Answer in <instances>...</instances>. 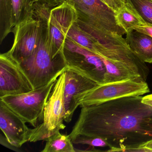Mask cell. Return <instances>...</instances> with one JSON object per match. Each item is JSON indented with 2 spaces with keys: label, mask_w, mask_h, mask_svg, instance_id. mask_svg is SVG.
<instances>
[{
  "label": "cell",
  "mask_w": 152,
  "mask_h": 152,
  "mask_svg": "<svg viewBox=\"0 0 152 152\" xmlns=\"http://www.w3.org/2000/svg\"><path fill=\"white\" fill-rule=\"evenodd\" d=\"M99 57L105 66L106 73L104 83L129 79H142L139 75L122 64L111 62L104 58Z\"/></svg>",
  "instance_id": "cell-14"
},
{
  "label": "cell",
  "mask_w": 152,
  "mask_h": 152,
  "mask_svg": "<svg viewBox=\"0 0 152 152\" xmlns=\"http://www.w3.org/2000/svg\"><path fill=\"white\" fill-rule=\"evenodd\" d=\"M66 70L58 78L50 93L44 108L43 122L31 129L29 142L46 140L66 128L64 124L66 113L64 96Z\"/></svg>",
  "instance_id": "cell-4"
},
{
  "label": "cell",
  "mask_w": 152,
  "mask_h": 152,
  "mask_svg": "<svg viewBox=\"0 0 152 152\" xmlns=\"http://www.w3.org/2000/svg\"><path fill=\"white\" fill-rule=\"evenodd\" d=\"M150 91L140 78L102 83L88 92L80 101V107L95 105L125 97L140 96Z\"/></svg>",
  "instance_id": "cell-7"
},
{
  "label": "cell",
  "mask_w": 152,
  "mask_h": 152,
  "mask_svg": "<svg viewBox=\"0 0 152 152\" xmlns=\"http://www.w3.org/2000/svg\"><path fill=\"white\" fill-rule=\"evenodd\" d=\"M65 0H38V2L40 4L46 5L50 8H53L65 1Z\"/></svg>",
  "instance_id": "cell-24"
},
{
  "label": "cell",
  "mask_w": 152,
  "mask_h": 152,
  "mask_svg": "<svg viewBox=\"0 0 152 152\" xmlns=\"http://www.w3.org/2000/svg\"><path fill=\"white\" fill-rule=\"evenodd\" d=\"M143 96L125 97L95 105L80 107L70 133L72 140L84 135L105 140L107 152H126L152 139V108Z\"/></svg>",
  "instance_id": "cell-1"
},
{
  "label": "cell",
  "mask_w": 152,
  "mask_h": 152,
  "mask_svg": "<svg viewBox=\"0 0 152 152\" xmlns=\"http://www.w3.org/2000/svg\"><path fill=\"white\" fill-rule=\"evenodd\" d=\"M60 75H57L45 86L31 92L3 96L0 97V100L26 123L37 127L38 121L43 119L44 108Z\"/></svg>",
  "instance_id": "cell-5"
},
{
  "label": "cell",
  "mask_w": 152,
  "mask_h": 152,
  "mask_svg": "<svg viewBox=\"0 0 152 152\" xmlns=\"http://www.w3.org/2000/svg\"><path fill=\"white\" fill-rule=\"evenodd\" d=\"M139 146L147 149L148 152H152V139L146 142L143 143Z\"/></svg>",
  "instance_id": "cell-26"
},
{
  "label": "cell",
  "mask_w": 152,
  "mask_h": 152,
  "mask_svg": "<svg viewBox=\"0 0 152 152\" xmlns=\"http://www.w3.org/2000/svg\"><path fill=\"white\" fill-rule=\"evenodd\" d=\"M12 0H0V43L14 28Z\"/></svg>",
  "instance_id": "cell-16"
},
{
  "label": "cell",
  "mask_w": 152,
  "mask_h": 152,
  "mask_svg": "<svg viewBox=\"0 0 152 152\" xmlns=\"http://www.w3.org/2000/svg\"><path fill=\"white\" fill-rule=\"evenodd\" d=\"M35 18L41 23L39 43L33 54L20 64L34 90L45 86L67 68L65 57H55L53 54L48 28L49 17Z\"/></svg>",
  "instance_id": "cell-2"
},
{
  "label": "cell",
  "mask_w": 152,
  "mask_h": 152,
  "mask_svg": "<svg viewBox=\"0 0 152 152\" xmlns=\"http://www.w3.org/2000/svg\"><path fill=\"white\" fill-rule=\"evenodd\" d=\"M42 152H75V148L70 135L62 134L60 132L50 136L47 140Z\"/></svg>",
  "instance_id": "cell-18"
},
{
  "label": "cell",
  "mask_w": 152,
  "mask_h": 152,
  "mask_svg": "<svg viewBox=\"0 0 152 152\" xmlns=\"http://www.w3.org/2000/svg\"><path fill=\"white\" fill-rule=\"evenodd\" d=\"M146 24L152 25V0H125Z\"/></svg>",
  "instance_id": "cell-20"
},
{
  "label": "cell",
  "mask_w": 152,
  "mask_h": 152,
  "mask_svg": "<svg viewBox=\"0 0 152 152\" xmlns=\"http://www.w3.org/2000/svg\"><path fill=\"white\" fill-rule=\"evenodd\" d=\"M125 40L130 49L140 60L152 63V38L133 30L126 34Z\"/></svg>",
  "instance_id": "cell-13"
},
{
  "label": "cell",
  "mask_w": 152,
  "mask_h": 152,
  "mask_svg": "<svg viewBox=\"0 0 152 152\" xmlns=\"http://www.w3.org/2000/svg\"><path fill=\"white\" fill-rule=\"evenodd\" d=\"M72 1L77 12L76 24L98 42L106 33L126 34L117 24L116 12L101 0Z\"/></svg>",
  "instance_id": "cell-3"
},
{
  "label": "cell",
  "mask_w": 152,
  "mask_h": 152,
  "mask_svg": "<svg viewBox=\"0 0 152 152\" xmlns=\"http://www.w3.org/2000/svg\"><path fill=\"white\" fill-rule=\"evenodd\" d=\"M64 55L68 69L99 84L104 83L105 66L96 54L67 37L65 42Z\"/></svg>",
  "instance_id": "cell-6"
},
{
  "label": "cell",
  "mask_w": 152,
  "mask_h": 152,
  "mask_svg": "<svg viewBox=\"0 0 152 152\" xmlns=\"http://www.w3.org/2000/svg\"><path fill=\"white\" fill-rule=\"evenodd\" d=\"M26 123L0 100V128L8 143L19 148L29 142L31 129L27 127Z\"/></svg>",
  "instance_id": "cell-12"
},
{
  "label": "cell",
  "mask_w": 152,
  "mask_h": 152,
  "mask_svg": "<svg viewBox=\"0 0 152 152\" xmlns=\"http://www.w3.org/2000/svg\"><path fill=\"white\" fill-rule=\"evenodd\" d=\"M74 144L87 145L95 147H105L109 145L105 140L99 137H89L84 135H78L72 139Z\"/></svg>",
  "instance_id": "cell-21"
},
{
  "label": "cell",
  "mask_w": 152,
  "mask_h": 152,
  "mask_svg": "<svg viewBox=\"0 0 152 152\" xmlns=\"http://www.w3.org/2000/svg\"><path fill=\"white\" fill-rule=\"evenodd\" d=\"M142 102L152 108V94L143 96Z\"/></svg>",
  "instance_id": "cell-25"
},
{
  "label": "cell",
  "mask_w": 152,
  "mask_h": 152,
  "mask_svg": "<svg viewBox=\"0 0 152 152\" xmlns=\"http://www.w3.org/2000/svg\"><path fill=\"white\" fill-rule=\"evenodd\" d=\"M66 74L64 121L69 123L80 106V100L88 92L100 84L68 68L66 70Z\"/></svg>",
  "instance_id": "cell-11"
},
{
  "label": "cell",
  "mask_w": 152,
  "mask_h": 152,
  "mask_svg": "<svg viewBox=\"0 0 152 152\" xmlns=\"http://www.w3.org/2000/svg\"><path fill=\"white\" fill-rule=\"evenodd\" d=\"M14 40L9 51L19 64L29 58L37 48L41 34V23L35 17L14 27Z\"/></svg>",
  "instance_id": "cell-10"
},
{
  "label": "cell",
  "mask_w": 152,
  "mask_h": 152,
  "mask_svg": "<svg viewBox=\"0 0 152 152\" xmlns=\"http://www.w3.org/2000/svg\"><path fill=\"white\" fill-rule=\"evenodd\" d=\"M67 37L84 48L95 54L97 52L99 43L90 35L81 29L76 24V22L70 28Z\"/></svg>",
  "instance_id": "cell-19"
},
{
  "label": "cell",
  "mask_w": 152,
  "mask_h": 152,
  "mask_svg": "<svg viewBox=\"0 0 152 152\" xmlns=\"http://www.w3.org/2000/svg\"><path fill=\"white\" fill-rule=\"evenodd\" d=\"M34 90L29 79L10 51L0 55V97Z\"/></svg>",
  "instance_id": "cell-9"
},
{
  "label": "cell",
  "mask_w": 152,
  "mask_h": 152,
  "mask_svg": "<svg viewBox=\"0 0 152 152\" xmlns=\"http://www.w3.org/2000/svg\"><path fill=\"white\" fill-rule=\"evenodd\" d=\"M133 30L143 33L152 38V25L145 23L136 26L133 28Z\"/></svg>",
  "instance_id": "cell-23"
},
{
  "label": "cell",
  "mask_w": 152,
  "mask_h": 152,
  "mask_svg": "<svg viewBox=\"0 0 152 152\" xmlns=\"http://www.w3.org/2000/svg\"><path fill=\"white\" fill-rule=\"evenodd\" d=\"M115 18L118 25L126 33L133 31L136 26L145 23L136 10L127 2L116 12Z\"/></svg>",
  "instance_id": "cell-15"
},
{
  "label": "cell",
  "mask_w": 152,
  "mask_h": 152,
  "mask_svg": "<svg viewBox=\"0 0 152 152\" xmlns=\"http://www.w3.org/2000/svg\"><path fill=\"white\" fill-rule=\"evenodd\" d=\"M77 20V12L72 0H65L51 9L48 25L54 56H64V49L67 34Z\"/></svg>",
  "instance_id": "cell-8"
},
{
  "label": "cell",
  "mask_w": 152,
  "mask_h": 152,
  "mask_svg": "<svg viewBox=\"0 0 152 152\" xmlns=\"http://www.w3.org/2000/svg\"><path fill=\"white\" fill-rule=\"evenodd\" d=\"M115 12H117L125 3V0H101Z\"/></svg>",
  "instance_id": "cell-22"
},
{
  "label": "cell",
  "mask_w": 152,
  "mask_h": 152,
  "mask_svg": "<svg viewBox=\"0 0 152 152\" xmlns=\"http://www.w3.org/2000/svg\"><path fill=\"white\" fill-rule=\"evenodd\" d=\"M38 0H12L14 27L34 17L35 6Z\"/></svg>",
  "instance_id": "cell-17"
}]
</instances>
